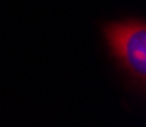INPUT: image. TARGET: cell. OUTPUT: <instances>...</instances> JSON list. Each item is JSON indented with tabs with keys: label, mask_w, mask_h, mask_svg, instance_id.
Masks as SVG:
<instances>
[{
	"label": "cell",
	"mask_w": 146,
	"mask_h": 127,
	"mask_svg": "<svg viewBox=\"0 0 146 127\" xmlns=\"http://www.w3.org/2000/svg\"><path fill=\"white\" fill-rule=\"evenodd\" d=\"M105 37L112 54L135 80H146V25L143 20L114 22L105 26Z\"/></svg>",
	"instance_id": "obj_1"
}]
</instances>
